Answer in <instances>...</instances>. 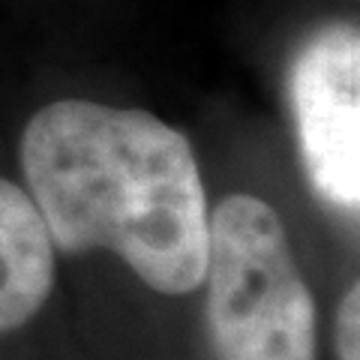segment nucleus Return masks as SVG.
<instances>
[{
  "label": "nucleus",
  "instance_id": "4",
  "mask_svg": "<svg viewBox=\"0 0 360 360\" xmlns=\"http://www.w3.org/2000/svg\"><path fill=\"white\" fill-rule=\"evenodd\" d=\"M54 288V243L33 198L0 177V333L42 309Z\"/></svg>",
  "mask_w": 360,
  "mask_h": 360
},
{
  "label": "nucleus",
  "instance_id": "5",
  "mask_svg": "<svg viewBox=\"0 0 360 360\" xmlns=\"http://www.w3.org/2000/svg\"><path fill=\"white\" fill-rule=\"evenodd\" d=\"M336 352L340 360H360V288L357 283L345 291L336 315Z\"/></svg>",
  "mask_w": 360,
  "mask_h": 360
},
{
  "label": "nucleus",
  "instance_id": "3",
  "mask_svg": "<svg viewBox=\"0 0 360 360\" xmlns=\"http://www.w3.org/2000/svg\"><path fill=\"white\" fill-rule=\"evenodd\" d=\"M297 153L315 195L360 207V33L348 21L315 30L291 66Z\"/></svg>",
  "mask_w": 360,
  "mask_h": 360
},
{
  "label": "nucleus",
  "instance_id": "2",
  "mask_svg": "<svg viewBox=\"0 0 360 360\" xmlns=\"http://www.w3.org/2000/svg\"><path fill=\"white\" fill-rule=\"evenodd\" d=\"M205 279L217 360H315V300L267 201L238 193L213 210Z\"/></svg>",
  "mask_w": 360,
  "mask_h": 360
},
{
  "label": "nucleus",
  "instance_id": "1",
  "mask_svg": "<svg viewBox=\"0 0 360 360\" xmlns=\"http://www.w3.org/2000/svg\"><path fill=\"white\" fill-rule=\"evenodd\" d=\"M30 198L63 252L108 250L153 291L207 274V195L186 135L139 108L60 99L21 135Z\"/></svg>",
  "mask_w": 360,
  "mask_h": 360
}]
</instances>
